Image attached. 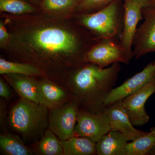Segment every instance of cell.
Instances as JSON below:
<instances>
[{"label":"cell","mask_w":155,"mask_h":155,"mask_svg":"<svg viewBox=\"0 0 155 155\" xmlns=\"http://www.w3.org/2000/svg\"><path fill=\"white\" fill-rule=\"evenodd\" d=\"M51 20L24 23L10 34L7 48L26 56L46 59L72 58L84 62L85 54L97 41L92 35Z\"/></svg>","instance_id":"6da1fadb"},{"label":"cell","mask_w":155,"mask_h":155,"mask_svg":"<svg viewBox=\"0 0 155 155\" xmlns=\"http://www.w3.org/2000/svg\"><path fill=\"white\" fill-rule=\"evenodd\" d=\"M72 75L75 104L92 112L102 110L104 101L114 88L121 70L120 63L102 68L84 62L78 65Z\"/></svg>","instance_id":"7a4b0ae2"},{"label":"cell","mask_w":155,"mask_h":155,"mask_svg":"<svg viewBox=\"0 0 155 155\" xmlns=\"http://www.w3.org/2000/svg\"><path fill=\"white\" fill-rule=\"evenodd\" d=\"M124 9L121 0H114L104 8L91 14H76L78 25L97 41L118 39L123 30Z\"/></svg>","instance_id":"3957f363"},{"label":"cell","mask_w":155,"mask_h":155,"mask_svg":"<svg viewBox=\"0 0 155 155\" xmlns=\"http://www.w3.org/2000/svg\"><path fill=\"white\" fill-rule=\"evenodd\" d=\"M48 119L47 108L20 99L11 109L8 119L12 129L27 139L40 134L47 127Z\"/></svg>","instance_id":"277c9868"},{"label":"cell","mask_w":155,"mask_h":155,"mask_svg":"<svg viewBox=\"0 0 155 155\" xmlns=\"http://www.w3.org/2000/svg\"><path fill=\"white\" fill-rule=\"evenodd\" d=\"M131 59L118 39L98 41L89 49L84 57V62L96 64L102 68L116 63L128 64Z\"/></svg>","instance_id":"5b68a950"},{"label":"cell","mask_w":155,"mask_h":155,"mask_svg":"<svg viewBox=\"0 0 155 155\" xmlns=\"http://www.w3.org/2000/svg\"><path fill=\"white\" fill-rule=\"evenodd\" d=\"M110 130L107 118L102 110L95 113L78 109L74 130L75 136L87 137L96 143Z\"/></svg>","instance_id":"8992f818"},{"label":"cell","mask_w":155,"mask_h":155,"mask_svg":"<svg viewBox=\"0 0 155 155\" xmlns=\"http://www.w3.org/2000/svg\"><path fill=\"white\" fill-rule=\"evenodd\" d=\"M155 93V78L128 96L123 99L122 104L134 126H143L148 122L145 104L147 100Z\"/></svg>","instance_id":"52a82bcc"},{"label":"cell","mask_w":155,"mask_h":155,"mask_svg":"<svg viewBox=\"0 0 155 155\" xmlns=\"http://www.w3.org/2000/svg\"><path fill=\"white\" fill-rule=\"evenodd\" d=\"M78 109L75 103L61 105L51 110L48 129L61 140L75 136L74 130L77 122Z\"/></svg>","instance_id":"ba28073f"},{"label":"cell","mask_w":155,"mask_h":155,"mask_svg":"<svg viewBox=\"0 0 155 155\" xmlns=\"http://www.w3.org/2000/svg\"><path fill=\"white\" fill-rule=\"evenodd\" d=\"M142 14L144 21L137 28L133 41L136 59L155 52V6L142 8Z\"/></svg>","instance_id":"9c48e42d"},{"label":"cell","mask_w":155,"mask_h":155,"mask_svg":"<svg viewBox=\"0 0 155 155\" xmlns=\"http://www.w3.org/2000/svg\"><path fill=\"white\" fill-rule=\"evenodd\" d=\"M102 111L107 118L111 130L121 132L128 141H133L148 133L134 127L122 107L121 101L105 106Z\"/></svg>","instance_id":"30bf717a"},{"label":"cell","mask_w":155,"mask_h":155,"mask_svg":"<svg viewBox=\"0 0 155 155\" xmlns=\"http://www.w3.org/2000/svg\"><path fill=\"white\" fill-rule=\"evenodd\" d=\"M155 78V65L150 63L141 72L125 81L121 85L114 88L104 101L103 108L121 101L133 93Z\"/></svg>","instance_id":"8fae6325"},{"label":"cell","mask_w":155,"mask_h":155,"mask_svg":"<svg viewBox=\"0 0 155 155\" xmlns=\"http://www.w3.org/2000/svg\"><path fill=\"white\" fill-rule=\"evenodd\" d=\"M124 22L123 30L119 38L120 43L128 55L132 58L134 40L140 21L143 19L142 8L132 0H123Z\"/></svg>","instance_id":"7c38bea8"},{"label":"cell","mask_w":155,"mask_h":155,"mask_svg":"<svg viewBox=\"0 0 155 155\" xmlns=\"http://www.w3.org/2000/svg\"><path fill=\"white\" fill-rule=\"evenodd\" d=\"M2 75L21 99L39 104L38 81L33 76L14 73Z\"/></svg>","instance_id":"4fadbf2b"},{"label":"cell","mask_w":155,"mask_h":155,"mask_svg":"<svg viewBox=\"0 0 155 155\" xmlns=\"http://www.w3.org/2000/svg\"><path fill=\"white\" fill-rule=\"evenodd\" d=\"M37 94L39 104L50 110L63 104L67 97L63 89L46 80L38 81Z\"/></svg>","instance_id":"5bb4252c"},{"label":"cell","mask_w":155,"mask_h":155,"mask_svg":"<svg viewBox=\"0 0 155 155\" xmlns=\"http://www.w3.org/2000/svg\"><path fill=\"white\" fill-rule=\"evenodd\" d=\"M128 140L123 134L110 130L96 143L98 155H126L125 147Z\"/></svg>","instance_id":"9a60e30c"},{"label":"cell","mask_w":155,"mask_h":155,"mask_svg":"<svg viewBox=\"0 0 155 155\" xmlns=\"http://www.w3.org/2000/svg\"><path fill=\"white\" fill-rule=\"evenodd\" d=\"M64 155L96 154V143L85 137L75 136L61 140Z\"/></svg>","instance_id":"2e32d148"},{"label":"cell","mask_w":155,"mask_h":155,"mask_svg":"<svg viewBox=\"0 0 155 155\" xmlns=\"http://www.w3.org/2000/svg\"><path fill=\"white\" fill-rule=\"evenodd\" d=\"M80 2V0H42L40 8L51 16L64 17L75 13Z\"/></svg>","instance_id":"e0dca14e"},{"label":"cell","mask_w":155,"mask_h":155,"mask_svg":"<svg viewBox=\"0 0 155 155\" xmlns=\"http://www.w3.org/2000/svg\"><path fill=\"white\" fill-rule=\"evenodd\" d=\"M0 148L6 155H31L32 153L18 136L10 133L0 136Z\"/></svg>","instance_id":"ac0fdd59"},{"label":"cell","mask_w":155,"mask_h":155,"mask_svg":"<svg viewBox=\"0 0 155 155\" xmlns=\"http://www.w3.org/2000/svg\"><path fill=\"white\" fill-rule=\"evenodd\" d=\"M37 150L41 155H64L61 140L49 129L45 131L38 144Z\"/></svg>","instance_id":"d6986e66"},{"label":"cell","mask_w":155,"mask_h":155,"mask_svg":"<svg viewBox=\"0 0 155 155\" xmlns=\"http://www.w3.org/2000/svg\"><path fill=\"white\" fill-rule=\"evenodd\" d=\"M0 73L22 74L30 76H42L43 73L38 68L30 64L15 63L0 59Z\"/></svg>","instance_id":"ffe728a7"},{"label":"cell","mask_w":155,"mask_h":155,"mask_svg":"<svg viewBox=\"0 0 155 155\" xmlns=\"http://www.w3.org/2000/svg\"><path fill=\"white\" fill-rule=\"evenodd\" d=\"M38 8L28 0H0L1 12L23 15L35 13Z\"/></svg>","instance_id":"44dd1931"},{"label":"cell","mask_w":155,"mask_h":155,"mask_svg":"<svg viewBox=\"0 0 155 155\" xmlns=\"http://www.w3.org/2000/svg\"><path fill=\"white\" fill-rule=\"evenodd\" d=\"M155 145V135L148 132L135 140L127 143L125 147L126 155H148Z\"/></svg>","instance_id":"7402d4cb"},{"label":"cell","mask_w":155,"mask_h":155,"mask_svg":"<svg viewBox=\"0 0 155 155\" xmlns=\"http://www.w3.org/2000/svg\"><path fill=\"white\" fill-rule=\"evenodd\" d=\"M113 1L114 0H80L75 13L80 14L94 13L104 8Z\"/></svg>","instance_id":"603a6c76"},{"label":"cell","mask_w":155,"mask_h":155,"mask_svg":"<svg viewBox=\"0 0 155 155\" xmlns=\"http://www.w3.org/2000/svg\"><path fill=\"white\" fill-rule=\"evenodd\" d=\"M11 35L8 33L3 21L0 22V46L5 48H7L10 41Z\"/></svg>","instance_id":"cb8c5ba5"},{"label":"cell","mask_w":155,"mask_h":155,"mask_svg":"<svg viewBox=\"0 0 155 155\" xmlns=\"http://www.w3.org/2000/svg\"><path fill=\"white\" fill-rule=\"evenodd\" d=\"M11 93L8 86L2 79H0V96L5 99H9L11 97Z\"/></svg>","instance_id":"d4e9b609"},{"label":"cell","mask_w":155,"mask_h":155,"mask_svg":"<svg viewBox=\"0 0 155 155\" xmlns=\"http://www.w3.org/2000/svg\"><path fill=\"white\" fill-rule=\"evenodd\" d=\"M142 8L155 6V0H132Z\"/></svg>","instance_id":"484cf974"},{"label":"cell","mask_w":155,"mask_h":155,"mask_svg":"<svg viewBox=\"0 0 155 155\" xmlns=\"http://www.w3.org/2000/svg\"><path fill=\"white\" fill-rule=\"evenodd\" d=\"M28 1L39 8L40 7L42 2V0H28Z\"/></svg>","instance_id":"4316f807"},{"label":"cell","mask_w":155,"mask_h":155,"mask_svg":"<svg viewBox=\"0 0 155 155\" xmlns=\"http://www.w3.org/2000/svg\"><path fill=\"white\" fill-rule=\"evenodd\" d=\"M148 155H155V145L153 147L148 153Z\"/></svg>","instance_id":"83f0119b"},{"label":"cell","mask_w":155,"mask_h":155,"mask_svg":"<svg viewBox=\"0 0 155 155\" xmlns=\"http://www.w3.org/2000/svg\"><path fill=\"white\" fill-rule=\"evenodd\" d=\"M150 132H151L152 133H153V134H154V135H155V127L152 128Z\"/></svg>","instance_id":"f1b7e54d"},{"label":"cell","mask_w":155,"mask_h":155,"mask_svg":"<svg viewBox=\"0 0 155 155\" xmlns=\"http://www.w3.org/2000/svg\"><path fill=\"white\" fill-rule=\"evenodd\" d=\"M154 63L155 65V61H154Z\"/></svg>","instance_id":"f546056e"}]
</instances>
